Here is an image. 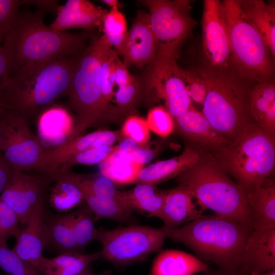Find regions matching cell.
Returning <instances> with one entry per match:
<instances>
[{
	"mask_svg": "<svg viewBox=\"0 0 275 275\" xmlns=\"http://www.w3.org/2000/svg\"><path fill=\"white\" fill-rule=\"evenodd\" d=\"M119 54L113 48L106 52L101 63L100 70V85L103 105L113 119L117 118L116 107L112 105L115 95V64Z\"/></svg>",
	"mask_w": 275,
	"mask_h": 275,
	"instance_id": "obj_35",
	"label": "cell"
},
{
	"mask_svg": "<svg viewBox=\"0 0 275 275\" xmlns=\"http://www.w3.org/2000/svg\"><path fill=\"white\" fill-rule=\"evenodd\" d=\"M46 13L37 10L20 13L5 36L3 46L8 63V75L24 67L80 53L91 38L88 32H58L45 24Z\"/></svg>",
	"mask_w": 275,
	"mask_h": 275,
	"instance_id": "obj_1",
	"label": "cell"
},
{
	"mask_svg": "<svg viewBox=\"0 0 275 275\" xmlns=\"http://www.w3.org/2000/svg\"><path fill=\"white\" fill-rule=\"evenodd\" d=\"M139 146L133 140L125 138L117 146L112 147L111 153H118L121 155H126L132 151Z\"/></svg>",
	"mask_w": 275,
	"mask_h": 275,
	"instance_id": "obj_49",
	"label": "cell"
},
{
	"mask_svg": "<svg viewBox=\"0 0 275 275\" xmlns=\"http://www.w3.org/2000/svg\"><path fill=\"white\" fill-rule=\"evenodd\" d=\"M45 221V250L48 249L59 254L78 252L73 234L70 212L54 214L46 210Z\"/></svg>",
	"mask_w": 275,
	"mask_h": 275,
	"instance_id": "obj_28",
	"label": "cell"
},
{
	"mask_svg": "<svg viewBox=\"0 0 275 275\" xmlns=\"http://www.w3.org/2000/svg\"><path fill=\"white\" fill-rule=\"evenodd\" d=\"M0 267L8 275H41L7 245L1 244Z\"/></svg>",
	"mask_w": 275,
	"mask_h": 275,
	"instance_id": "obj_38",
	"label": "cell"
},
{
	"mask_svg": "<svg viewBox=\"0 0 275 275\" xmlns=\"http://www.w3.org/2000/svg\"><path fill=\"white\" fill-rule=\"evenodd\" d=\"M111 274H112V271L111 270H108V269L100 273L96 274V273H94L91 272L89 268L88 267L76 275H111Z\"/></svg>",
	"mask_w": 275,
	"mask_h": 275,
	"instance_id": "obj_54",
	"label": "cell"
},
{
	"mask_svg": "<svg viewBox=\"0 0 275 275\" xmlns=\"http://www.w3.org/2000/svg\"><path fill=\"white\" fill-rule=\"evenodd\" d=\"M174 241L191 249L206 263L238 274L246 240L253 230L235 221L214 215H201L180 228L161 227Z\"/></svg>",
	"mask_w": 275,
	"mask_h": 275,
	"instance_id": "obj_2",
	"label": "cell"
},
{
	"mask_svg": "<svg viewBox=\"0 0 275 275\" xmlns=\"http://www.w3.org/2000/svg\"><path fill=\"white\" fill-rule=\"evenodd\" d=\"M211 153L246 193L271 177L274 172V135L255 123H249L228 146Z\"/></svg>",
	"mask_w": 275,
	"mask_h": 275,
	"instance_id": "obj_5",
	"label": "cell"
},
{
	"mask_svg": "<svg viewBox=\"0 0 275 275\" xmlns=\"http://www.w3.org/2000/svg\"><path fill=\"white\" fill-rule=\"evenodd\" d=\"M19 220L13 210L0 198V244L7 245L8 238L14 236Z\"/></svg>",
	"mask_w": 275,
	"mask_h": 275,
	"instance_id": "obj_43",
	"label": "cell"
},
{
	"mask_svg": "<svg viewBox=\"0 0 275 275\" xmlns=\"http://www.w3.org/2000/svg\"><path fill=\"white\" fill-rule=\"evenodd\" d=\"M157 153L158 152L156 150L148 148L146 147V145L139 146L135 149L124 156L136 163L145 166V164L151 161Z\"/></svg>",
	"mask_w": 275,
	"mask_h": 275,
	"instance_id": "obj_45",
	"label": "cell"
},
{
	"mask_svg": "<svg viewBox=\"0 0 275 275\" xmlns=\"http://www.w3.org/2000/svg\"><path fill=\"white\" fill-rule=\"evenodd\" d=\"M25 1L0 0V36L4 38L16 22Z\"/></svg>",
	"mask_w": 275,
	"mask_h": 275,
	"instance_id": "obj_42",
	"label": "cell"
},
{
	"mask_svg": "<svg viewBox=\"0 0 275 275\" xmlns=\"http://www.w3.org/2000/svg\"><path fill=\"white\" fill-rule=\"evenodd\" d=\"M138 78L129 72L127 67L118 57L115 64V85L118 88L129 85Z\"/></svg>",
	"mask_w": 275,
	"mask_h": 275,
	"instance_id": "obj_46",
	"label": "cell"
},
{
	"mask_svg": "<svg viewBox=\"0 0 275 275\" xmlns=\"http://www.w3.org/2000/svg\"><path fill=\"white\" fill-rule=\"evenodd\" d=\"M151 131L161 138L171 134L175 129V122L170 113L162 106L151 108L146 119Z\"/></svg>",
	"mask_w": 275,
	"mask_h": 275,
	"instance_id": "obj_39",
	"label": "cell"
},
{
	"mask_svg": "<svg viewBox=\"0 0 275 275\" xmlns=\"http://www.w3.org/2000/svg\"><path fill=\"white\" fill-rule=\"evenodd\" d=\"M143 94V86L139 78L132 83L118 88L115 93L114 100L118 117L133 110Z\"/></svg>",
	"mask_w": 275,
	"mask_h": 275,
	"instance_id": "obj_37",
	"label": "cell"
},
{
	"mask_svg": "<svg viewBox=\"0 0 275 275\" xmlns=\"http://www.w3.org/2000/svg\"><path fill=\"white\" fill-rule=\"evenodd\" d=\"M121 136H123L120 130H99L80 135L45 151L33 170L47 175L58 173L59 167L76 154L101 146H112Z\"/></svg>",
	"mask_w": 275,
	"mask_h": 275,
	"instance_id": "obj_15",
	"label": "cell"
},
{
	"mask_svg": "<svg viewBox=\"0 0 275 275\" xmlns=\"http://www.w3.org/2000/svg\"><path fill=\"white\" fill-rule=\"evenodd\" d=\"M80 53L17 70L5 87L13 110L30 122L66 95Z\"/></svg>",
	"mask_w": 275,
	"mask_h": 275,
	"instance_id": "obj_3",
	"label": "cell"
},
{
	"mask_svg": "<svg viewBox=\"0 0 275 275\" xmlns=\"http://www.w3.org/2000/svg\"><path fill=\"white\" fill-rule=\"evenodd\" d=\"M250 114L255 123L275 135V84L273 79L256 82L249 92Z\"/></svg>",
	"mask_w": 275,
	"mask_h": 275,
	"instance_id": "obj_24",
	"label": "cell"
},
{
	"mask_svg": "<svg viewBox=\"0 0 275 275\" xmlns=\"http://www.w3.org/2000/svg\"><path fill=\"white\" fill-rule=\"evenodd\" d=\"M165 194L166 191L159 190L153 185L136 184L130 189L119 190V200L132 213L158 217Z\"/></svg>",
	"mask_w": 275,
	"mask_h": 275,
	"instance_id": "obj_27",
	"label": "cell"
},
{
	"mask_svg": "<svg viewBox=\"0 0 275 275\" xmlns=\"http://www.w3.org/2000/svg\"><path fill=\"white\" fill-rule=\"evenodd\" d=\"M52 182L49 196V203L59 212H66L83 202L82 193L74 183L57 174L47 175Z\"/></svg>",
	"mask_w": 275,
	"mask_h": 275,
	"instance_id": "obj_31",
	"label": "cell"
},
{
	"mask_svg": "<svg viewBox=\"0 0 275 275\" xmlns=\"http://www.w3.org/2000/svg\"><path fill=\"white\" fill-rule=\"evenodd\" d=\"M117 52L122 56L123 62L127 68L133 66L143 68L153 61L156 53V43L149 13L142 10L138 12Z\"/></svg>",
	"mask_w": 275,
	"mask_h": 275,
	"instance_id": "obj_16",
	"label": "cell"
},
{
	"mask_svg": "<svg viewBox=\"0 0 275 275\" xmlns=\"http://www.w3.org/2000/svg\"><path fill=\"white\" fill-rule=\"evenodd\" d=\"M107 12L90 1L68 0L58 7L56 18L49 26L58 32L72 29L92 30L101 26Z\"/></svg>",
	"mask_w": 275,
	"mask_h": 275,
	"instance_id": "obj_20",
	"label": "cell"
},
{
	"mask_svg": "<svg viewBox=\"0 0 275 275\" xmlns=\"http://www.w3.org/2000/svg\"><path fill=\"white\" fill-rule=\"evenodd\" d=\"M176 178L178 186L189 193L203 212L235 221L252 229L244 189L205 152L193 166Z\"/></svg>",
	"mask_w": 275,
	"mask_h": 275,
	"instance_id": "obj_4",
	"label": "cell"
},
{
	"mask_svg": "<svg viewBox=\"0 0 275 275\" xmlns=\"http://www.w3.org/2000/svg\"><path fill=\"white\" fill-rule=\"evenodd\" d=\"M1 275V274H0Z\"/></svg>",
	"mask_w": 275,
	"mask_h": 275,
	"instance_id": "obj_57",
	"label": "cell"
},
{
	"mask_svg": "<svg viewBox=\"0 0 275 275\" xmlns=\"http://www.w3.org/2000/svg\"><path fill=\"white\" fill-rule=\"evenodd\" d=\"M104 4L109 6L111 9L119 8V1L117 0H103L102 1Z\"/></svg>",
	"mask_w": 275,
	"mask_h": 275,
	"instance_id": "obj_55",
	"label": "cell"
},
{
	"mask_svg": "<svg viewBox=\"0 0 275 275\" xmlns=\"http://www.w3.org/2000/svg\"><path fill=\"white\" fill-rule=\"evenodd\" d=\"M222 5L233 71L249 81L273 79L274 59L259 32L243 15L238 0H223Z\"/></svg>",
	"mask_w": 275,
	"mask_h": 275,
	"instance_id": "obj_8",
	"label": "cell"
},
{
	"mask_svg": "<svg viewBox=\"0 0 275 275\" xmlns=\"http://www.w3.org/2000/svg\"><path fill=\"white\" fill-rule=\"evenodd\" d=\"M208 270V264L197 257L184 252L168 250L157 255L150 275H194Z\"/></svg>",
	"mask_w": 275,
	"mask_h": 275,
	"instance_id": "obj_26",
	"label": "cell"
},
{
	"mask_svg": "<svg viewBox=\"0 0 275 275\" xmlns=\"http://www.w3.org/2000/svg\"><path fill=\"white\" fill-rule=\"evenodd\" d=\"M101 258L100 250L90 254L67 252L51 258L43 257L39 272L41 275H76Z\"/></svg>",
	"mask_w": 275,
	"mask_h": 275,
	"instance_id": "obj_29",
	"label": "cell"
},
{
	"mask_svg": "<svg viewBox=\"0 0 275 275\" xmlns=\"http://www.w3.org/2000/svg\"><path fill=\"white\" fill-rule=\"evenodd\" d=\"M58 1H25V4L34 5L37 10L45 13L48 12L57 11Z\"/></svg>",
	"mask_w": 275,
	"mask_h": 275,
	"instance_id": "obj_50",
	"label": "cell"
},
{
	"mask_svg": "<svg viewBox=\"0 0 275 275\" xmlns=\"http://www.w3.org/2000/svg\"><path fill=\"white\" fill-rule=\"evenodd\" d=\"M203 275H238L236 273L228 272L220 269L216 270H207L206 272H203Z\"/></svg>",
	"mask_w": 275,
	"mask_h": 275,
	"instance_id": "obj_53",
	"label": "cell"
},
{
	"mask_svg": "<svg viewBox=\"0 0 275 275\" xmlns=\"http://www.w3.org/2000/svg\"><path fill=\"white\" fill-rule=\"evenodd\" d=\"M98 230L96 240L102 246L101 257L117 266L145 260L162 245L167 238L161 227L131 226Z\"/></svg>",
	"mask_w": 275,
	"mask_h": 275,
	"instance_id": "obj_10",
	"label": "cell"
},
{
	"mask_svg": "<svg viewBox=\"0 0 275 275\" xmlns=\"http://www.w3.org/2000/svg\"><path fill=\"white\" fill-rule=\"evenodd\" d=\"M80 190L83 201L93 212L96 221L105 218L127 223L134 220L132 212L119 201L99 198L86 190Z\"/></svg>",
	"mask_w": 275,
	"mask_h": 275,
	"instance_id": "obj_33",
	"label": "cell"
},
{
	"mask_svg": "<svg viewBox=\"0 0 275 275\" xmlns=\"http://www.w3.org/2000/svg\"><path fill=\"white\" fill-rule=\"evenodd\" d=\"M14 170L13 167L10 164L2 155L0 156V195L10 179Z\"/></svg>",
	"mask_w": 275,
	"mask_h": 275,
	"instance_id": "obj_48",
	"label": "cell"
},
{
	"mask_svg": "<svg viewBox=\"0 0 275 275\" xmlns=\"http://www.w3.org/2000/svg\"><path fill=\"white\" fill-rule=\"evenodd\" d=\"M4 38L0 36V93L5 92V87L8 78V63L3 48Z\"/></svg>",
	"mask_w": 275,
	"mask_h": 275,
	"instance_id": "obj_47",
	"label": "cell"
},
{
	"mask_svg": "<svg viewBox=\"0 0 275 275\" xmlns=\"http://www.w3.org/2000/svg\"><path fill=\"white\" fill-rule=\"evenodd\" d=\"M183 72L188 93L192 102L203 105L208 92L206 80L197 72L185 69Z\"/></svg>",
	"mask_w": 275,
	"mask_h": 275,
	"instance_id": "obj_44",
	"label": "cell"
},
{
	"mask_svg": "<svg viewBox=\"0 0 275 275\" xmlns=\"http://www.w3.org/2000/svg\"><path fill=\"white\" fill-rule=\"evenodd\" d=\"M12 109L6 92L0 93V116H3Z\"/></svg>",
	"mask_w": 275,
	"mask_h": 275,
	"instance_id": "obj_51",
	"label": "cell"
},
{
	"mask_svg": "<svg viewBox=\"0 0 275 275\" xmlns=\"http://www.w3.org/2000/svg\"><path fill=\"white\" fill-rule=\"evenodd\" d=\"M194 199L189 193L178 186L166 190L158 216L163 222L162 227L169 229L178 228L201 216L203 212L198 208Z\"/></svg>",
	"mask_w": 275,
	"mask_h": 275,
	"instance_id": "obj_23",
	"label": "cell"
},
{
	"mask_svg": "<svg viewBox=\"0 0 275 275\" xmlns=\"http://www.w3.org/2000/svg\"><path fill=\"white\" fill-rule=\"evenodd\" d=\"M14 168L0 195L1 199L15 212L21 226L25 225L44 198L51 183L50 178Z\"/></svg>",
	"mask_w": 275,
	"mask_h": 275,
	"instance_id": "obj_13",
	"label": "cell"
},
{
	"mask_svg": "<svg viewBox=\"0 0 275 275\" xmlns=\"http://www.w3.org/2000/svg\"><path fill=\"white\" fill-rule=\"evenodd\" d=\"M203 3L202 48L208 67L214 69L232 70L222 1L205 0Z\"/></svg>",
	"mask_w": 275,
	"mask_h": 275,
	"instance_id": "obj_14",
	"label": "cell"
},
{
	"mask_svg": "<svg viewBox=\"0 0 275 275\" xmlns=\"http://www.w3.org/2000/svg\"><path fill=\"white\" fill-rule=\"evenodd\" d=\"M249 214L253 230L275 229V182L272 177L246 193Z\"/></svg>",
	"mask_w": 275,
	"mask_h": 275,
	"instance_id": "obj_22",
	"label": "cell"
},
{
	"mask_svg": "<svg viewBox=\"0 0 275 275\" xmlns=\"http://www.w3.org/2000/svg\"><path fill=\"white\" fill-rule=\"evenodd\" d=\"M205 152L198 148L188 146L178 156L144 167L133 184L155 186L176 177L200 160Z\"/></svg>",
	"mask_w": 275,
	"mask_h": 275,
	"instance_id": "obj_21",
	"label": "cell"
},
{
	"mask_svg": "<svg viewBox=\"0 0 275 275\" xmlns=\"http://www.w3.org/2000/svg\"><path fill=\"white\" fill-rule=\"evenodd\" d=\"M248 275H275V269L263 272H253Z\"/></svg>",
	"mask_w": 275,
	"mask_h": 275,
	"instance_id": "obj_56",
	"label": "cell"
},
{
	"mask_svg": "<svg viewBox=\"0 0 275 275\" xmlns=\"http://www.w3.org/2000/svg\"><path fill=\"white\" fill-rule=\"evenodd\" d=\"M275 269V229L253 230L243 248L238 275Z\"/></svg>",
	"mask_w": 275,
	"mask_h": 275,
	"instance_id": "obj_19",
	"label": "cell"
},
{
	"mask_svg": "<svg viewBox=\"0 0 275 275\" xmlns=\"http://www.w3.org/2000/svg\"><path fill=\"white\" fill-rule=\"evenodd\" d=\"M45 211L43 203L34 211L23 228H18L13 236L16 243L12 250L38 272L45 250Z\"/></svg>",
	"mask_w": 275,
	"mask_h": 275,
	"instance_id": "obj_17",
	"label": "cell"
},
{
	"mask_svg": "<svg viewBox=\"0 0 275 275\" xmlns=\"http://www.w3.org/2000/svg\"><path fill=\"white\" fill-rule=\"evenodd\" d=\"M7 113L3 116H0V156L3 155V148L5 139L3 119Z\"/></svg>",
	"mask_w": 275,
	"mask_h": 275,
	"instance_id": "obj_52",
	"label": "cell"
},
{
	"mask_svg": "<svg viewBox=\"0 0 275 275\" xmlns=\"http://www.w3.org/2000/svg\"><path fill=\"white\" fill-rule=\"evenodd\" d=\"M174 120L175 128L180 134L206 152H215L231 142L217 131L194 106Z\"/></svg>",
	"mask_w": 275,
	"mask_h": 275,
	"instance_id": "obj_18",
	"label": "cell"
},
{
	"mask_svg": "<svg viewBox=\"0 0 275 275\" xmlns=\"http://www.w3.org/2000/svg\"><path fill=\"white\" fill-rule=\"evenodd\" d=\"M111 47L103 35L91 36L79 56L66 94L69 105L76 116V124L68 140L80 135L89 127L113 119L103 105L100 85L101 63Z\"/></svg>",
	"mask_w": 275,
	"mask_h": 275,
	"instance_id": "obj_6",
	"label": "cell"
},
{
	"mask_svg": "<svg viewBox=\"0 0 275 275\" xmlns=\"http://www.w3.org/2000/svg\"><path fill=\"white\" fill-rule=\"evenodd\" d=\"M71 212V224L76 245L79 253H85L86 247L96 240L98 229L95 227L94 215L85 202Z\"/></svg>",
	"mask_w": 275,
	"mask_h": 275,
	"instance_id": "obj_32",
	"label": "cell"
},
{
	"mask_svg": "<svg viewBox=\"0 0 275 275\" xmlns=\"http://www.w3.org/2000/svg\"><path fill=\"white\" fill-rule=\"evenodd\" d=\"M176 58L156 53L147 66L141 80L143 94L163 100L166 109L174 119L193 106L188 95L184 69Z\"/></svg>",
	"mask_w": 275,
	"mask_h": 275,
	"instance_id": "obj_11",
	"label": "cell"
},
{
	"mask_svg": "<svg viewBox=\"0 0 275 275\" xmlns=\"http://www.w3.org/2000/svg\"><path fill=\"white\" fill-rule=\"evenodd\" d=\"M120 132L123 137L133 140L140 146H145L150 138L146 119L135 115L129 116L126 119Z\"/></svg>",
	"mask_w": 275,
	"mask_h": 275,
	"instance_id": "obj_41",
	"label": "cell"
},
{
	"mask_svg": "<svg viewBox=\"0 0 275 275\" xmlns=\"http://www.w3.org/2000/svg\"><path fill=\"white\" fill-rule=\"evenodd\" d=\"M149 11L156 53L178 59L181 46L197 22L190 14L191 1L144 0Z\"/></svg>",
	"mask_w": 275,
	"mask_h": 275,
	"instance_id": "obj_9",
	"label": "cell"
},
{
	"mask_svg": "<svg viewBox=\"0 0 275 275\" xmlns=\"http://www.w3.org/2000/svg\"><path fill=\"white\" fill-rule=\"evenodd\" d=\"M197 72L208 87L202 114L217 131L232 141L250 123L249 81L232 70L208 67Z\"/></svg>",
	"mask_w": 275,
	"mask_h": 275,
	"instance_id": "obj_7",
	"label": "cell"
},
{
	"mask_svg": "<svg viewBox=\"0 0 275 275\" xmlns=\"http://www.w3.org/2000/svg\"><path fill=\"white\" fill-rule=\"evenodd\" d=\"M57 174L60 177L75 184L80 189L88 191L96 197L120 202L119 190L116 188L115 183L101 174L81 175L70 172Z\"/></svg>",
	"mask_w": 275,
	"mask_h": 275,
	"instance_id": "obj_34",
	"label": "cell"
},
{
	"mask_svg": "<svg viewBox=\"0 0 275 275\" xmlns=\"http://www.w3.org/2000/svg\"><path fill=\"white\" fill-rule=\"evenodd\" d=\"M29 125L26 119L14 110L9 111L3 119V156L14 168L24 171L33 170L44 152L39 137Z\"/></svg>",
	"mask_w": 275,
	"mask_h": 275,
	"instance_id": "obj_12",
	"label": "cell"
},
{
	"mask_svg": "<svg viewBox=\"0 0 275 275\" xmlns=\"http://www.w3.org/2000/svg\"><path fill=\"white\" fill-rule=\"evenodd\" d=\"M99 163L101 175L113 183L132 184L144 166L136 163L118 153H111Z\"/></svg>",
	"mask_w": 275,
	"mask_h": 275,
	"instance_id": "obj_30",
	"label": "cell"
},
{
	"mask_svg": "<svg viewBox=\"0 0 275 275\" xmlns=\"http://www.w3.org/2000/svg\"><path fill=\"white\" fill-rule=\"evenodd\" d=\"M112 147L108 145L93 148L73 156L63 163L59 168V172L66 173L77 164L92 165L102 161L111 152Z\"/></svg>",
	"mask_w": 275,
	"mask_h": 275,
	"instance_id": "obj_40",
	"label": "cell"
},
{
	"mask_svg": "<svg viewBox=\"0 0 275 275\" xmlns=\"http://www.w3.org/2000/svg\"><path fill=\"white\" fill-rule=\"evenodd\" d=\"M244 17L255 27L275 57V3L262 0H238Z\"/></svg>",
	"mask_w": 275,
	"mask_h": 275,
	"instance_id": "obj_25",
	"label": "cell"
},
{
	"mask_svg": "<svg viewBox=\"0 0 275 275\" xmlns=\"http://www.w3.org/2000/svg\"><path fill=\"white\" fill-rule=\"evenodd\" d=\"M101 27L103 35L111 47L117 51L123 44L127 32L125 17L119 8H112L107 12Z\"/></svg>",
	"mask_w": 275,
	"mask_h": 275,
	"instance_id": "obj_36",
	"label": "cell"
}]
</instances>
